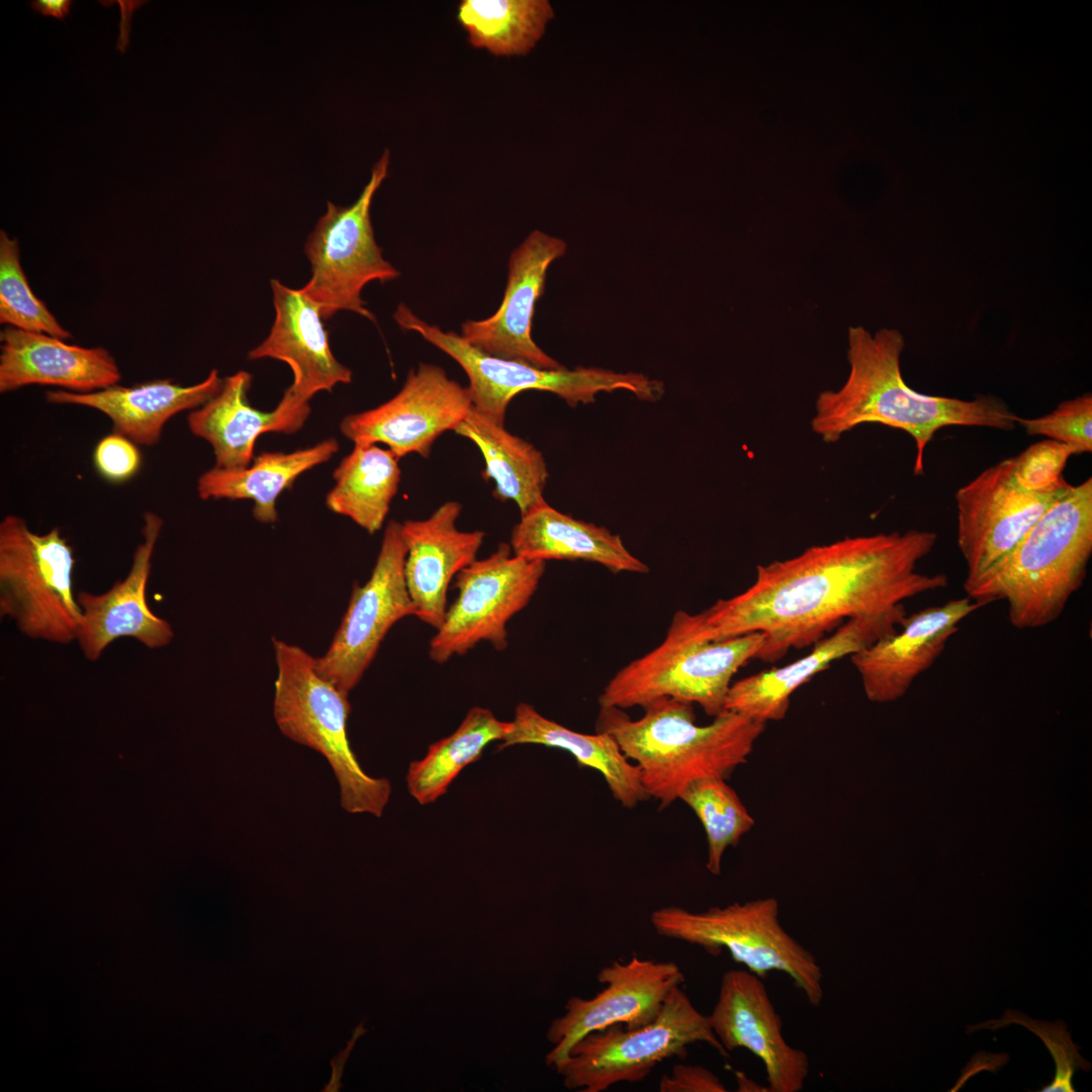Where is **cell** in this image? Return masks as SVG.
Segmentation results:
<instances>
[{"instance_id":"cell-1","label":"cell","mask_w":1092,"mask_h":1092,"mask_svg":"<svg viewBox=\"0 0 1092 1092\" xmlns=\"http://www.w3.org/2000/svg\"><path fill=\"white\" fill-rule=\"evenodd\" d=\"M936 542L935 532L915 529L845 537L757 565L747 589L706 610V634L724 639L761 632L765 639L756 658L776 662L791 648L813 645L844 620L945 588L944 573L917 571Z\"/></svg>"},{"instance_id":"cell-2","label":"cell","mask_w":1092,"mask_h":1092,"mask_svg":"<svg viewBox=\"0 0 1092 1092\" xmlns=\"http://www.w3.org/2000/svg\"><path fill=\"white\" fill-rule=\"evenodd\" d=\"M904 338L895 329L871 334L848 330L849 374L838 390L821 392L811 427L825 443L837 442L859 425L877 423L909 434L916 447L913 472L923 474L924 452L935 433L948 426L1011 431L1018 416L1001 399L981 395L972 400L919 393L901 374Z\"/></svg>"},{"instance_id":"cell-3","label":"cell","mask_w":1092,"mask_h":1092,"mask_svg":"<svg viewBox=\"0 0 1092 1092\" xmlns=\"http://www.w3.org/2000/svg\"><path fill=\"white\" fill-rule=\"evenodd\" d=\"M631 719L623 709L600 707L596 731L612 736L624 755L639 767L649 798L664 809L685 789L707 778L728 780L748 761L765 723L724 710L712 723L696 724L693 704L659 698Z\"/></svg>"},{"instance_id":"cell-4","label":"cell","mask_w":1092,"mask_h":1092,"mask_svg":"<svg viewBox=\"0 0 1092 1092\" xmlns=\"http://www.w3.org/2000/svg\"><path fill=\"white\" fill-rule=\"evenodd\" d=\"M1092 555V478L1072 487L988 570L965 578L966 595L1007 605L1019 630L1057 621L1087 575Z\"/></svg>"},{"instance_id":"cell-5","label":"cell","mask_w":1092,"mask_h":1092,"mask_svg":"<svg viewBox=\"0 0 1092 1092\" xmlns=\"http://www.w3.org/2000/svg\"><path fill=\"white\" fill-rule=\"evenodd\" d=\"M765 636L752 632L712 639L706 635V610L677 611L663 641L620 669L598 698L600 707H643L659 698L698 704L711 717L725 710L731 680L756 658Z\"/></svg>"},{"instance_id":"cell-6","label":"cell","mask_w":1092,"mask_h":1092,"mask_svg":"<svg viewBox=\"0 0 1092 1092\" xmlns=\"http://www.w3.org/2000/svg\"><path fill=\"white\" fill-rule=\"evenodd\" d=\"M272 642L277 665L273 714L279 730L325 756L346 812L381 817L391 785L387 779L368 776L351 748L348 695L316 672L314 657L301 647L276 638Z\"/></svg>"},{"instance_id":"cell-7","label":"cell","mask_w":1092,"mask_h":1092,"mask_svg":"<svg viewBox=\"0 0 1092 1092\" xmlns=\"http://www.w3.org/2000/svg\"><path fill=\"white\" fill-rule=\"evenodd\" d=\"M650 923L658 935L700 946L710 954L727 950L734 962L761 979L782 972L810 1005L819 1007L823 1001L822 968L812 951L784 928L774 897L699 912L666 906L652 912Z\"/></svg>"},{"instance_id":"cell-8","label":"cell","mask_w":1092,"mask_h":1092,"mask_svg":"<svg viewBox=\"0 0 1092 1092\" xmlns=\"http://www.w3.org/2000/svg\"><path fill=\"white\" fill-rule=\"evenodd\" d=\"M393 317L401 329L420 334L461 366L469 379L472 406L497 424H505L511 400L530 389L555 393L570 406L594 402L599 392L627 390L646 401H656L664 392L661 381L641 373L584 367L549 370L490 356L455 332L426 323L404 304L397 306Z\"/></svg>"},{"instance_id":"cell-9","label":"cell","mask_w":1092,"mask_h":1092,"mask_svg":"<svg viewBox=\"0 0 1092 1092\" xmlns=\"http://www.w3.org/2000/svg\"><path fill=\"white\" fill-rule=\"evenodd\" d=\"M73 549L59 527L44 534L24 519L0 523V615L33 640L76 641L82 612L74 595Z\"/></svg>"},{"instance_id":"cell-10","label":"cell","mask_w":1092,"mask_h":1092,"mask_svg":"<svg viewBox=\"0 0 1092 1092\" xmlns=\"http://www.w3.org/2000/svg\"><path fill=\"white\" fill-rule=\"evenodd\" d=\"M696 1042L730 1057L713 1033L707 1015L678 987L651 1023L637 1028L616 1024L589 1032L555 1070L567 1089L603 1092L619 1083L643 1081L664 1060L685 1058L688 1048Z\"/></svg>"},{"instance_id":"cell-11","label":"cell","mask_w":1092,"mask_h":1092,"mask_svg":"<svg viewBox=\"0 0 1092 1092\" xmlns=\"http://www.w3.org/2000/svg\"><path fill=\"white\" fill-rule=\"evenodd\" d=\"M388 165L389 152L385 150L357 200L345 207L328 201L327 211L305 242L311 277L299 289L320 307L323 320L348 310L375 322L361 297L364 286L399 276L383 258L370 219L372 199L387 176Z\"/></svg>"},{"instance_id":"cell-12","label":"cell","mask_w":1092,"mask_h":1092,"mask_svg":"<svg viewBox=\"0 0 1092 1092\" xmlns=\"http://www.w3.org/2000/svg\"><path fill=\"white\" fill-rule=\"evenodd\" d=\"M545 568V561L515 555L505 542L465 567L455 577L458 596L430 641V658L442 664L482 641L506 649L507 624L529 604Z\"/></svg>"},{"instance_id":"cell-13","label":"cell","mask_w":1092,"mask_h":1092,"mask_svg":"<svg viewBox=\"0 0 1092 1092\" xmlns=\"http://www.w3.org/2000/svg\"><path fill=\"white\" fill-rule=\"evenodd\" d=\"M400 525L395 521L386 525L369 579L354 584L327 652L314 658L316 672L346 695L360 681L390 628L416 613L405 582L406 547Z\"/></svg>"},{"instance_id":"cell-14","label":"cell","mask_w":1092,"mask_h":1092,"mask_svg":"<svg viewBox=\"0 0 1092 1092\" xmlns=\"http://www.w3.org/2000/svg\"><path fill=\"white\" fill-rule=\"evenodd\" d=\"M1030 491L1013 475V458L992 465L956 492L957 543L974 578L1007 555L1040 517L1070 488Z\"/></svg>"},{"instance_id":"cell-15","label":"cell","mask_w":1092,"mask_h":1092,"mask_svg":"<svg viewBox=\"0 0 1092 1092\" xmlns=\"http://www.w3.org/2000/svg\"><path fill=\"white\" fill-rule=\"evenodd\" d=\"M597 980L604 985L601 991L590 998H569L565 1012L551 1022L547 1038L554 1046L545 1058L549 1067L555 1069L589 1032L616 1024L637 1028L651 1023L686 979L674 962L633 957L605 966Z\"/></svg>"},{"instance_id":"cell-16","label":"cell","mask_w":1092,"mask_h":1092,"mask_svg":"<svg viewBox=\"0 0 1092 1092\" xmlns=\"http://www.w3.org/2000/svg\"><path fill=\"white\" fill-rule=\"evenodd\" d=\"M472 407L467 386L444 369L421 363L401 389L382 404L343 419V435L354 444H384L399 459L412 453L428 458L434 442L454 429Z\"/></svg>"},{"instance_id":"cell-17","label":"cell","mask_w":1092,"mask_h":1092,"mask_svg":"<svg viewBox=\"0 0 1092 1092\" xmlns=\"http://www.w3.org/2000/svg\"><path fill=\"white\" fill-rule=\"evenodd\" d=\"M709 1025L730 1054L745 1049L763 1064L769 1092H799L810 1074L807 1054L783 1034L781 1015L761 978L742 969L725 972Z\"/></svg>"},{"instance_id":"cell-18","label":"cell","mask_w":1092,"mask_h":1092,"mask_svg":"<svg viewBox=\"0 0 1092 1092\" xmlns=\"http://www.w3.org/2000/svg\"><path fill=\"white\" fill-rule=\"evenodd\" d=\"M566 244L541 231H533L509 259L503 301L496 311L480 321L461 325V337L490 356L524 362L541 369L564 368L532 338L536 301L544 292L546 273L566 252Z\"/></svg>"},{"instance_id":"cell-19","label":"cell","mask_w":1092,"mask_h":1092,"mask_svg":"<svg viewBox=\"0 0 1092 1092\" xmlns=\"http://www.w3.org/2000/svg\"><path fill=\"white\" fill-rule=\"evenodd\" d=\"M163 525L159 515L146 512L142 541L134 549L126 576L102 594L81 590L76 595L82 612L76 641L86 659L98 660L112 642L122 637L150 649L166 647L174 638L170 623L152 612L146 597Z\"/></svg>"},{"instance_id":"cell-20","label":"cell","mask_w":1092,"mask_h":1092,"mask_svg":"<svg viewBox=\"0 0 1092 1092\" xmlns=\"http://www.w3.org/2000/svg\"><path fill=\"white\" fill-rule=\"evenodd\" d=\"M982 607L966 596L922 609L906 616L900 631L851 654L867 698L889 703L903 697L915 678L934 664L960 624Z\"/></svg>"},{"instance_id":"cell-21","label":"cell","mask_w":1092,"mask_h":1092,"mask_svg":"<svg viewBox=\"0 0 1092 1092\" xmlns=\"http://www.w3.org/2000/svg\"><path fill=\"white\" fill-rule=\"evenodd\" d=\"M907 614L903 604L886 612L847 619L805 656L731 684L725 710L762 721L783 720L793 693L842 657L858 652L897 630Z\"/></svg>"},{"instance_id":"cell-22","label":"cell","mask_w":1092,"mask_h":1092,"mask_svg":"<svg viewBox=\"0 0 1092 1092\" xmlns=\"http://www.w3.org/2000/svg\"><path fill=\"white\" fill-rule=\"evenodd\" d=\"M462 506L456 500L441 505L424 520L400 525L406 547L404 576L415 606V616L435 628L447 612L450 582L476 560L485 533L460 531L456 522Z\"/></svg>"},{"instance_id":"cell-23","label":"cell","mask_w":1092,"mask_h":1092,"mask_svg":"<svg viewBox=\"0 0 1092 1092\" xmlns=\"http://www.w3.org/2000/svg\"><path fill=\"white\" fill-rule=\"evenodd\" d=\"M270 284L275 320L267 338L248 353V358H272L288 364L293 381L284 394L301 404H308L320 391L351 382L352 371L331 350L320 307L300 289L277 279Z\"/></svg>"},{"instance_id":"cell-24","label":"cell","mask_w":1092,"mask_h":1092,"mask_svg":"<svg viewBox=\"0 0 1092 1092\" xmlns=\"http://www.w3.org/2000/svg\"><path fill=\"white\" fill-rule=\"evenodd\" d=\"M0 340L2 393L32 384L86 393L115 385L121 377L115 359L102 347L71 345L13 327L1 331Z\"/></svg>"},{"instance_id":"cell-25","label":"cell","mask_w":1092,"mask_h":1092,"mask_svg":"<svg viewBox=\"0 0 1092 1092\" xmlns=\"http://www.w3.org/2000/svg\"><path fill=\"white\" fill-rule=\"evenodd\" d=\"M251 382L252 375L246 371L228 376L215 396L187 416L191 433L210 444L215 467H248L262 434L294 433L310 413L309 404H299L284 394L271 412L252 406L248 399Z\"/></svg>"},{"instance_id":"cell-26","label":"cell","mask_w":1092,"mask_h":1092,"mask_svg":"<svg viewBox=\"0 0 1092 1092\" xmlns=\"http://www.w3.org/2000/svg\"><path fill=\"white\" fill-rule=\"evenodd\" d=\"M222 384L218 371L212 369L201 382L190 386L159 379L133 386L115 384L86 393L49 390L46 399L55 404L94 408L112 422L115 433L136 445L153 446L172 417L201 406L220 391Z\"/></svg>"},{"instance_id":"cell-27","label":"cell","mask_w":1092,"mask_h":1092,"mask_svg":"<svg viewBox=\"0 0 1092 1092\" xmlns=\"http://www.w3.org/2000/svg\"><path fill=\"white\" fill-rule=\"evenodd\" d=\"M510 545L515 555L530 560H583L614 573L649 572L648 565L626 548L619 535L565 515L545 499L521 515Z\"/></svg>"},{"instance_id":"cell-28","label":"cell","mask_w":1092,"mask_h":1092,"mask_svg":"<svg viewBox=\"0 0 1092 1092\" xmlns=\"http://www.w3.org/2000/svg\"><path fill=\"white\" fill-rule=\"evenodd\" d=\"M518 744H539L569 752L579 765L599 771L614 799L625 808H634L649 799L639 767L630 762L607 733L576 732L544 717L532 705L520 703L515 710L512 729L496 749Z\"/></svg>"},{"instance_id":"cell-29","label":"cell","mask_w":1092,"mask_h":1092,"mask_svg":"<svg viewBox=\"0 0 1092 1092\" xmlns=\"http://www.w3.org/2000/svg\"><path fill=\"white\" fill-rule=\"evenodd\" d=\"M339 450L335 439L290 453L263 452L241 469L213 467L201 474L197 492L202 499H251L253 516L261 523L277 520L276 500L303 472L329 461Z\"/></svg>"},{"instance_id":"cell-30","label":"cell","mask_w":1092,"mask_h":1092,"mask_svg":"<svg viewBox=\"0 0 1092 1092\" xmlns=\"http://www.w3.org/2000/svg\"><path fill=\"white\" fill-rule=\"evenodd\" d=\"M454 432L479 449L485 465L482 476L493 481L496 498L513 500L521 515L544 500L549 473L542 453L534 445L473 406Z\"/></svg>"},{"instance_id":"cell-31","label":"cell","mask_w":1092,"mask_h":1092,"mask_svg":"<svg viewBox=\"0 0 1092 1092\" xmlns=\"http://www.w3.org/2000/svg\"><path fill=\"white\" fill-rule=\"evenodd\" d=\"M399 458L377 444L357 443L334 471L328 508L374 534L384 524L399 480Z\"/></svg>"},{"instance_id":"cell-32","label":"cell","mask_w":1092,"mask_h":1092,"mask_svg":"<svg viewBox=\"0 0 1092 1092\" xmlns=\"http://www.w3.org/2000/svg\"><path fill=\"white\" fill-rule=\"evenodd\" d=\"M512 721H500L486 708H471L458 728L428 747L426 755L410 763L405 782L410 795L427 805L444 795L468 764L477 761L483 749L502 741L511 731Z\"/></svg>"},{"instance_id":"cell-33","label":"cell","mask_w":1092,"mask_h":1092,"mask_svg":"<svg viewBox=\"0 0 1092 1092\" xmlns=\"http://www.w3.org/2000/svg\"><path fill=\"white\" fill-rule=\"evenodd\" d=\"M553 16L546 0H464L457 13L471 46L495 56L528 54Z\"/></svg>"},{"instance_id":"cell-34","label":"cell","mask_w":1092,"mask_h":1092,"mask_svg":"<svg viewBox=\"0 0 1092 1092\" xmlns=\"http://www.w3.org/2000/svg\"><path fill=\"white\" fill-rule=\"evenodd\" d=\"M703 825L708 843L707 870L719 876L725 850L736 846L754 825V819L735 790L722 778L693 782L681 793Z\"/></svg>"},{"instance_id":"cell-35","label":"cell","mask_w":1092,"mask_h":1092,"mask_svg":"<svg viewBox=\"0 0 1092 1092\" xmlns=\"http://www.w3.org/2000/svg\"><path fill=\"white\" fill-rule=\"evenodd\" d=\"M0 323L62 340L71 338L32 292L20 264L18 242L3 230L0 232Z\"/></svg>"},{"instance_id":"cell-36","label":"cell","mask_w":1092,"mask_h":1092,"mask_svg":"<svg viewBox=\"0 0 1092 1092\" xmlns=\"http://www.w3.org/2000/svg\"><path fill=\"white\" fill-rule=\"evenodd\" d=\"M1016 1023L1025 1026L1042 1039L1056 1065V1073L1053 1081L1043 1086L1040 1092H1075L1073 1076L1078 1069L1089 1071L1091 1064L1079 1054V1046L1075 1044L1066 1030V1024L1062 1021L1051 1023L1032 1020L1021 1012L1008 1009L999 1020H990L977 1025L968 1026V1032H974L982 1028L997 1030L1000 1027Z\"/></svg>"},{"instance_id":"cell-37","label":"cell","mask_w":1092,"mask_h":1092,"mask_svg":"<svg viewBox=\"0 0 1092 1092\" xmlns=\"http://www.w3.org/2000/svg\"><path fill=\"white\" fill-rule=\"evenodd\" d=\"M1029 436L1042 435L1071 446L1076 454L1092 451V395L1085 393L1061 402L1053 412L1034 419H1017Z\"/></svg>"},{"instance_id":"cell-38","label":"cell","mask_w":1092,"mask_h":1092,"mask_svg":"<svg viewBox=\"0 0 1092 1092\" xmlns=\"http://www.w3.org/2000/svg\"><path fill=\"white\" fill-rule=\"evenodd\" d=\"M1074 454L1071 446L1056 440L1034 443L1013 457L1014 478L1026 490L1051 488L1064 479L1063 471Z\"/></svg>"},{"instance_id":"cell-39","label":"cell","mask_w":1092,"mask_h":1092,"mask_svg":"<svg viewBox=\"0 0 1092 1092\" xmlns=\"http://www.w3.org/2000/svg\"><path fill=\"white\" fill-rule=\"evenodd\" d=\"M93 464L104 479L119 483L128 480L139 471L142 455L135 443L113 432L103 437L95 446Z\"/></svg>"},{"instance_id":"cell-40","label":"cell","mask_w":1092,"mask_h":1092,"mask_svg":"<svg viewBox=\"0 0 1092 1092\" xmlns=\"http://www.w3.org/2000/svg\"><path fill=\"white\" fill-rule=\"evenodd\" d=\"M660 1092H726L721 1079L712 1071L699 1065L679 1064L670 1074L660 1078Z\"/></svg>"},{"instance_id":"cell-41","label":"cell","mask_w":1092,"mask_h":1092,"mask_svg":"<svg viewBox=\"0 0 1092 1092\" xmlns=\"http://www.w3.org/2000/svg\"><path fill=\"white\" fill-rule=\"evenodd\" d=\"M72 0H33L29 2L35 13L65 20L71 11Z\"/></svg>"},{"instance_id":"cell-42","label":"cell","mask_w":1092,"mask_h":1092,"mask_svg":"<svg viewBox=\"0 0 1092 1092\" xmlns=\"http://www.w3.org/2000/svg\"><path fill=\"white\" fill-rule=\"evenodd\" d=\"M737 1090L740 1092H768L767 1089H763L753 1080L749 1079L743 1072H736Z\"/></svg>"}]
</instances>
